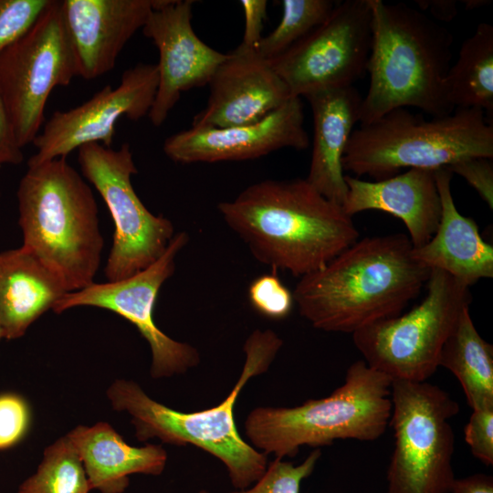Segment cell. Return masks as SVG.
Returning a JSON list of instances; mask_svg holds the SVG:
<instances>
[{
    "mask_svg": "<svg viewBox=\"0 0 493 493\" xmlns=\"http://www.w3.org/2000/svg\"><path fill=\"white\" fill-rule=\"evenodd\" d=\"M217 208L258 262L294 277L320 269L360 236L352 216L306 178L255 183Z\"/></svg>",
    "mask_w": 493,
    "mask_h": 493,
    "instance_id": "1",
    "label": "cell"
},
{
    "mask_svg": "<svg viewBox=\"0 0 493 493\" xmlns=\"http://www.w3.org/2000/svg\"><path fill=\"white\" fill-rule=\"evenodd\" d=\"M412 248L401 233L358 239L299 278L292 291L299 314L316 329L351 334L400 315L430 275Z\"/></svg>",
    "mask_w": 493,
    "mask_h": 493,
    "instance_id": "2",
    "label": "cell"
},
{
    "mask_svg": "<svg viewBox=\"0 0 493 493\" xmlns=\"http://www.w3.org/2000/svg\"><path fill=\"white\" fill-rule=\"evenodd\" d=\"M369 3L370 82L360 107V124L399 108H417L432 117L452 113L455 110L445 92L454 42L451 32L404 3Z\"/></svg>",
    "mask_w": 493,
    "mask_h": 493,
    "instance_id": "3",
    "label": "cell"
},
{
    "mask_svg": "<svg viewBox=\"0 0 493 493\" xmlns=\"http://www.w3.org/2000/svg\"><path fill=\"white\" fill-rule=\"evenodd\" d=\"M282 345V339L272 330H254L244 343L245 362L236 384L220 404L207 409L174 410L151 398L137 383L125 379L115 380L107 397L114 410L131 415L139 441L158 438L170 445L199 447L225 465L234 488L245 489L266 471L267 455L239 435L235 404L246 383L268 370Z\"/></svg>",
    "mask_w": 493,
    "mask_h": 493,
    "instance_id": "4",
    "label": "cell"
},
{
    "mask_svg": "<svg viewBox=\"0 0 493 493\" xmlns=\"http://www.w3.org/2000/svg\"><path fill=\"white\" fill-rule=\"evenodd\" d=\"M16 197L22 246L69 292L94 283L104 246L99 210L91 188L67 158L27 165Z\"/></svg>",
    "mask_w": 493,
    "mask_h": 493,
    "instance_id": "5",
    "label": "cell"
},
{
    "mask_svg": "<svg viewBox=\"0 0 493 493\" xmlns=\"http://www.w3.org/2000/svg\"><path fill=\"white\" fill-rule=\"evenodd\" d=\"M391 383L387 375L359 360L327 397L294 407L254 408L245 420V434L253 447L282 459L295 456L303 446L318 448L338 439L376 440L390 423Z\"/></svg>",
    "mask_w": 493,
    "mask_h": 493,
    "instance_id": "6",
    "label": "cell"
},
{
    "mask_svg": "<svg viewBox=\"0 0 493 493\" xmlns=\"http://www.w3.org/2000/svg\"><path fill=\"white\" fill-rule=\"evenodd\" d=\"M471 157H493V125L482 110L456 109L427 120L399 108L353 130L342 167L378 181L405 168L436 170Z\"/></svg>",
    "mask_w": 493,
    "mask_h": 493,
    "instance_id": "7",
    "label": "cell"
},
{
    "mask_svg": "<svg viewBox=\"0 0 493 493\" xmlns=\"http://www.w3.org/2000/svg\"><path fill=\"white\" fill-rule=\"evenodd\" d=\"M426 286L425 299L410 311L351 334L363 361L391 380L426 382L439 366L444 343L472 300L469 287L439 269H430Z\"/></svg>",
    "mask_w": 493,
    "mask_h": 493,
    "instance_id": "8",
    "label": "cell"
},
{
    "mask_svg": "<svg viewBox=\"0 0 493 493\" xmlns=\"http://www.w3.org/2000/svg\"><path fill=\"white\" fill-rule=\"evenodd\" d=\"M390 423L394 448L387 493H449L455 435L450 419L458 404L427 382L392 380Z\"/></svg>",
    "mask_w": 493,
    "mask_h": 493,
    "instance_id": "9",
    "label": "cell"
},
{
    "mask_svg": "<svg viewBox=\"0 0 493 493\" xmlns=\"http://www.w3.org/2000/svg\"><path fill=\"white\" fill-rule=\"evenodd\" d=\"M78 77L60 1L50 0L33 25L0 53V99L23 148L40 132L52 90Z\"/></svg>",
    "mask_w": 493,
    "mask_h": 493,
    "instance_id": "10",
    "label": "cell"
},
{
    "mask_svg": "<svg viewBox=\"0 0 493 493\" xmlns=\"http://www.w3.org/2000/svg\"><path fill=\"white\" fill-rule=\"evenodd\" d=\"M78 150L82 175L102 197L114 224L104 275L110 282L127 278L165 252L175 235L173 224L151 213L137 195L131 176L138 170L128 142L117 150L97 142Z\"/></svg>",
    "mask_w": 493,
    "mask_h": 493,
    "instance_id": "11",
    "label": "cell"
},
{
    "mask_svg": "<svg viewBox=\"0 0 493 493\" xmlns=\"http://www.w3.org/2000/svg\"><path fill=\"white\" fill-rule=\"evenodd\" d=\"M372 44L369 0L337 2L329 17L268 60L292 98L353 86L366 71Z\"/></svg>",
    "mask_w": 493,
    "mask_h": 493,
    "instance_id": "12",
    "label": "cell"
},
{
    "mask_svg": "<svg viewBox=\"0 0 493 493\" xmlns=\"http://www.w3.org/2000/svg\"><path fill=\"white\" fill-rule=\"evenodd\" d=\"M185 232L174 235L165 252L151 266L127 278L105 283H92L66 293L53 307L56 313L89 306L110 310L131 322L148 342L153 379L186 372L200 362L196 348L175 341L163 332L153 320V309L163 283L175 270V259L186 246Z\"/></svg>",
    "mask_w": 493,
    "mask_h": 493,
    "instance_id": "13",
    "label": "cell"
},
{
    "mask_svg": "<svg viewBox=\"0 0 493 493\" xmlns=\"http://www.w3.org/2000/svg\"><path fill=\"white\" fill-rule=\"evenodd\" d=\"M158 81L156 64L139 63L123 72L116 88L107 85L81 105L54 111L32 142L37 152L27 165L67 158L88 143L110 148L122 116L133 121L148 116Z\"/></svg>",
    "mask_w": 493,
    "mask_h": 493,
    "instance_id": "14",
    "label": "cell"
},
{
    "mask_svg": "<svg viewBox=\"0 0 493 493\" xmlns=\"http://www.w3.org/2000/svg\"><path fill=\"white\" fill-rule=\"evenodd\" d=\"M192 0H154L142 32L159 52L158 87L148 117L161 126L182 92L209 83L226 54L201 40L192 26Z\"/></svg>",
    "mask_w": 493,
    "mask_h": 493,
    "instance_id": "15",
    "label": "cell"
},
{
    "mask_svg": "<svg viewBox=\"0 0 493 493\" xmlns=\"http://www.w3.org/2000/svg\"><path fill=\"white\" fill-rule=\"evenodd\" d=\"M301 98H291L264 119L226 128H194L169 136L163 152L172 161L190 164L257 159L282 148L305 150Z\"/></svg>",
    "mask_w": 493,
    "mask_h": 493,
    "instance_id": "16",
    "label": "cell"
},
{
    "mask_svg": "<svg viewBox=\"0 0 493 493\" xmlns=\"http://www.w3.org/2000/svg\"><path fill=\"white\" fill-rule=\"evenodd\" d=\"M208 85V100L194 117L192 127L226 128L256 122L292 98L268 60L239 46L226 54Z\"/></svg>",
    "mask_w": 493,
    "mask_h": 493,
    "instance_id": "17",
    "label": "cell"
},
{
    "mask_svg": "<svg viewBox=\"0 0 493 493\" xmlns=\"http://www.w3.org/2000/svg\"><path fill=\"white\" fill-rule=\"evenodd\" d=\"M154 0H62L63 22L78 77L94 79L112 70L117 58L142 29Z\"/></svg>",
    "mask_w": 493,
    "mask_h": 493,
    "instance_id": "18",
    "label": "cell"
},
{
    "mask_svg": "<svg viewBox=\"0 0 493 493\" xmlns=\"http://www.w3.org/2000/svg\"><path fill=\"white\" fill-rule=\"evenodd\" d=\"M345 182L342 208L349 215L368 210L391 214L404 224L413 247L424 246L435 233L441 202L435 170L408 169L378 181L345 175Z\"/></svg>",
    "mask_w": 493,
    "mask_h": 493,
    "instance_id": "19",
    "label": "cell"
},
{
    "mask_svg": "<svg viewBox=\"0 0 493 493\" xmlns=\"http://www.w3.org/2000/svg\"><path fill=\"white\" fill-rule=\"evenodd\" d=\"M304 98L313 118L312 152L306 180L327 199L342 206L348 192L342 158L360 121L362 97L354 86H349L318 90Z\"/></svg>",
    "mask_w": 493,
    "mask_h": 493,
    "instance_id": "20",
    "label": "cell"
},
{
    "mask_svg": "<svg viewBox=\"0 0 493 493\" xmlns=\"http://www.w3.org/2000/svg\"><path fill=\"white\" fill-rule=\"evenodd\" d=\"M452 174L447 167L435 170L439 225L426 244L412 248V256L429 269L442 270L470 287L493 277V246L482 238L477 223L458 212L451 192Z\"/></svg>",
    "mask_w": 493,
    "mask_h": 493,
    "instance_id": "21",
    "label": "cell"
},
{
    "mask_svg": "<svg viewBox=\"0 0 493 493\" xmlns=\"http://www.w3.org/2000/svg\"><path fill=\"white\" fill-rule=\"evenodd\" d=\"M67 437L83 464L90 489L100 493H123L130 475L159 476L167 463L162 446H131L106 422L78 425Z\"/></svg>",
    "mask_w": 493,
    "mask_h": 493,
    "instance_id": "22",
    "label": "cell"
},
{
    "mask_svg": "<svg viewBox=\"0 0 493 493\" xmlns=\"http://www.w3.org/2000/svg\"><path fill=\"white\" fill-rule=\"evenodd\" d=\"M69 292L63 279L24 246L0 252V325L3 339L22 337Z\"/></svg>",
    "mask_w": 493,
    "mask_h": 493,
    "instance_id": "23",
    "label": "cell"
},
{
    "mask_svg": "<svg viewBox=\"0 0 493 493\" xmlns=\"http://www.w3.org/2000/svg\"><path fill=\"white\" fill-rule=\"evenodd\" d=\"M439 366L456 377L472 410L493 407V346L478 333L469 308L444 343Z\"/></svg>",
    "mask_w": 493,
    "mask_h": 493,
    "instance_id": "24",
    "label": "cell"
},
{
    "mask_svg": "<svg viewBox=\"0 0 493 493\" xmlns=\"http://www.w3.org/2000/svg\"><path fill=\"white\" fill-rule=\"evenodd\" d=\"M446 100L454 109H480L493 117V26L480 23L463 42L446 79Z\"/></svg>",
    "mask_w": 493,
    "mask_h": 493,
    "instance_id": "25",
    "label": "cell"
},
{
    "mask_svg": "<svg viewBox=\"0 0 493 493\" xmlns=\"http://www.w3.org/2000/svg\"><path fill=\"white\" fill-rule=\"evenodd\" d=\"M83 464L67 435L47 446L37 471L17 493H89Z\"/></svg>",
    "mask_w": 493,
    "mask_h": 493,
    "instance_id": "26",
    "label": "cell"
},
{
    "mask_svg": "<svg viewBox=\"0 0 493 493\" xmlns=\"http://www.w3.org/2000/svg\"><path fill=\"white\" fill-rule=\"evenodd\" d=\"M337 4V2H336ZM331 0H284L279 24L262 37L256 53L272 60L321 25L336 5Z\"/></svg>",
    "mask_w": 493,
    "mask_h": 493,
    "instance_id": "27",
    "label": "cell"
},
{
    "mask_svg": "<svg viewBox=\"0 0 493 493\" xmlns=\"http://www.w3.org/2000/svg\"><path fill=\"white\" fill-rule=\"evenodd\" d=\"M320 456L315 448L299 465L276 457L253 487L228 493H299L301 482L312 474Z\"/></svg>",
    "mask_w": 493,
    "mask_h": 493,
    "instance_id": "28",
    "label": "cell"
},
{
    "mask_svg": "<svg viewBox=\"0 0 493 493\" xmlns=\"http://www.w3.org/2000/svg\"><path fill=\"white\" fill-rule=\"evenodd\" d=\"M248 299L253 309L270 320H283L295 304L290 291L272 270L255 278L248 287Z\"/></svg>",
    "mask_w": 493,
    "mask_h": 493,
    "instance_id": "29",
    "label": "cell"
},
{
    "mask_svg": "<svg viewBox=\"0 0 493 493\" xmlns=\"http://www.w3.org/2000/svg\"><path fill=\"white\" fill-rule=\"evenodd\" d=\"M50 0H0V53L37 20Z\"/></svg>",
    "mask_w": 493,
    "mask_h": 493,
    "instance_id": "30",
    "label": "cell"
},
{
    "mask_svg": "<svg viewBox=\"0 0 493 493\" xmlns=\"http://www.w3.org/2000/svg\"><path fill=\"white\" fill-rule=\"evenodd\" d=\"M30 411L26 402L16 393L0 394V450L16 445L26 434Z\"/></svg>",
    "mask_w": 493,
    "mask_h": 493,
    "instance_id": "31",
    "label": "cell"
},
{
    "mask_svg": "<svg viewBox=\"0 0 493 493\" xmlns=\"http://www.w3.org/2000/svg\"><path fill=\"white\" fill-rule=\"evenodd\" d=\"M472 455L487 466L493 465V407L473 410L464 429Z\"/></svg>",
    "mask_w": 493,
    "mask_h": 493,
    "instance_id": "32",
    "label": "cell"
},
{
    "mask_svg": "<svg viewBox=\"0 0 493 493\" xmlns=\"http://www.w3.org/2000/svg\"><path fill=\"white\" fill-rule=\"evenodd\" d=\"M491 160L487 157H471L447 167L452 173L463 177L490 209L493 208V163Z\"/></svg>",
    "mask_w": 493,
    "mask_h": 493,
    "instance_id": "33",
    "label": "cell"
},
{
    "mask_svg": "<svg viewBox=\"0 0 493 493\" xmlns=\"http://www.w3.org/2000/svg\"><path fill=\"white\" fill-rule=\"evenodd\" d=\"M240 5L245 17L244 35L239 47L256 50L267 17V2L266 0H242Z\"/></svg>",
    "mask_w": 493,
    "mask_h": 493,
    "instance_id": "34",
    "label": "cell"
},
{
    "mask_svg": "<svg viewBox=\"0 0 493 493\" xmlns=\"http://www.w3.org/2000/svg\"><path fill=\"white\" fill-rule=\"evenodd\" d=\"M22 149L5 107L0 99V165L20 164L24 160Z\"/></svg>",
    "mask_w": 493,
    "mask_h": 493,
    "instance_id": "35",
    "label": "cell"
},
{
    "mask_svg": "<svg viewBox=\"0 0 493 493\" xmlns=\"http://www.w3.org/2000/svg\"><path fill=\"white\" fill-rule=\"evenodd\" d=\"M449 493H493V477L478 473L455 478Z\"/></svg>",
    "mask_w": 493,
    "mask_h": 493,
    "instance_id": "36",
    "label": "cell"
},
{
    "mask_svg": "<svg viewBox=\"0 0 493 493\" xmlns=\"http://www.w3.org/2000/svg\"><path fill=\"white\" fill-rule=\"evenodd\" d=\"M418 9L429 13L435 21L449 22L457 14L456 2L453 0H416Z\"/></svg>",
    "mask_w": 493,
    "mask_h": 493,
    "instance_id": "37",
    "label": "cell"
},
{
    "mask_svg": "<svg viewBox=\"0 0 493 493\" xmlns=\"http://www.w3.org/2000/svg\"><path fill=\"white\" fill-rule=\"evenodd\" d=\"M465 4L466 9H475L481 7L485 5H489L490 1L488 0H467L463 1Z\"/></svg>",
    "mask_w": 493,
    "mask_h": 493,
    "instance_id": "38",
    "label": "cell"
},
{
    "mask_svg": "<svg viewBox=\"0 0 493 493\" xmlns=\"http://www.w3.org/2000/svg\"><path fill=\"white\" fill-rule=\"evenodd\" d=\"M197 493H209V492L205 490V489H202V490L198 491Z\"/></svg>",
    "mask_w": 493,
    "mask_h": 493,
    "instance_id": "39",
    "label": "cell"
},
{
    "mask_svg": "<svg viewBox=\"0 0 493 493\" xmlns=\"http://www.w3.org/2000/svg\"><path fill=\"white\" fill-rule=\"evenodd\" d=\"M3 339V334H2V329H1V325H0V340Z\"/></svg>",
    "mask_w": 493,
    "mask_h": 493,
    "instance_id": "40",
    "label": "cell"
},
{
    "mask_svg": "<svg viewBox=\"0 0 493 493\" xmlns=\"http://www.w3.org/2000/svg\"><path fill=\"white\" fill-rule=\"evenodd\" d=\"M0 196H1V191H0Z\"/></svg>",
    "mask_w": 493,
    "mask_h": 493,
    "instance_id": "41",
    "label": "cell"
}]
</instances>
